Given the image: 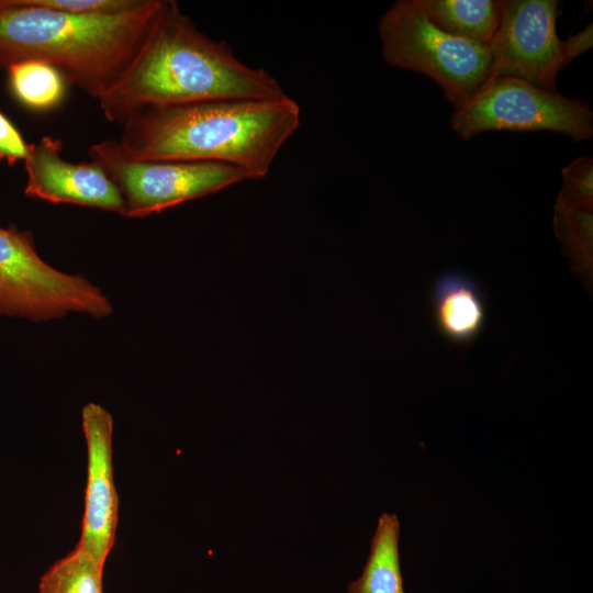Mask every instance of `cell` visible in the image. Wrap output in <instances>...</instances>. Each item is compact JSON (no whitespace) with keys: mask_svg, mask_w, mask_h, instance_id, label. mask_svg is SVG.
I'll list each match as a JSON object with an SVG mask.
<instances>
[{"mask_svg":"<svg viewBox=\"0 0 593 593\" xmlns=\"http://www.w3.org/2000/svg\"><path fill=\"white\" fill-rule=\"evenodd\" d=\"M283 94L270 72L242 63L225 41L199 31L175 0H164L138 48L98 101L108 121L123 124L148 108Z\"/></svg>","mask_w":593,"mask_h":593,"instance_id":"6da1fadb","label":"cell"},{"mask_svg":"<svg viewBox=\"0 0 593 593\" xmlns=\"http://www.w3.org/2000/svg\"><path fill=\"white\" fill-rule=\"evenodd\" d=\"M300 122V107L287 93L212 100L145 109L122 124L119 143L137 159L222 163L260 180Z\"/></svg>","mask_w":593,"mask_h":593,"instance_id":"7a4b0ae2","label":"cell"},{"mask_svg":"<svg viewBox=\"0 0 593 593\" xmlns=\"http://www.w3.org/2000/svg\"><path fill=\"white\" fill-rule=\"evenodd\" d=\"M164 0L116 14H71L33 0H0V68L38 60L97 100L130 61Z\"/></svg>","mask_w":593,"mask_h":593,"instance_id":"3957f363","label":"cell"},{"mask_svg":"<svg viewBox=\"0 0 593 593\" xmlns=\"http://www.w3.org/2000/svg\"><path fill=\"white\" fill-rule=\"evenodd\" d=\"M378 33L388 66L429 77L455 109L468 102L489 80V47L439 29L427 18L418 0L391 4L379 20Z\"/></svg>","mask_w":593,"mask_h":593,"instance_id":"277c9868","label":"cell"},{"mask_svg":"<svg viewBox=\"0 0 593 593\" xmlns=\"http://www.w3.org/2000/svg\"><path fill=\"white\" fill-rule=\"evenodd\" d=\"M112 312L99 287L43 260L31 232L0 226V316L47 322L68 313L104 318Z\"/></svg>","mask_w":593,"mask_h":593,"instance_id":"5b68a950","label":"cell"},{"mask_svg":"<svg viewBox=\"0 0 593 593\" xmlns=\"http://www.w3.org/2000/svg\"><path fill=\"white\" fill-rule=\"evenodd\" d=\"M89 156L119 189L126 217L148 216L247 180L222 163L137 159L112 139L91 145Z\"/></svg>","mask_w":593,"mask_h":593,"instance_id":"8992f818","label":"cell"},{"mask_svg":"<svg viewBox=\"0 0 593 593\" xmlns=\"http://www.w3.org/2000/svg\"><path fill=\"white\" fill-rule=\"evenodd\" d=\"M463 139L488 131H550L584 141L593 136L590 105L514 77L489 79L450 118Z\"/></svg>","mask_w":593,"mask_h":593,"instance_id":"52a82bcc","label":"cell"},{"mask_svg":"<svg viewBox=\"0 0 593 593\" xmlns=\"http://www.w3.org/2000/svg\"><path fill=\"white\" fill-rule=\"evenodd\" d=\"M556 0H502L500 23L489 46L490 77H514L557 92L563 69Z\"/></svg>","mask_w":593,"mask_h":593,"instance_id":"ba28073f","label":"cell"},{"mask_svg":"<svg viewBox=\"0 0 593 593\" xmlns=\"http://www.w3.org/2000/svg\"><path fill=\"white\" fill-rule=\"evenodd\" d=\"M61 150V141L51 136L29 144L24 159L25 195L51 203L76 204L123 215L122 195L103 168L93 160H65Z\"/></svg>","mask_w":593,"mask_h":593,"instance_id":"9c48e42d","label":"cell"},{"mask_svg":"<svg viewBox=\"0 0 593 593\" xmlns=\"http://www.w3.org/2000/svg\"><path fill=\"white\" fill-rule=\"evenodd\" d=\"M81 416L88 474L81 536L76 547L104 566L114 545L119 507L112 463L113 418L97 403L86 404Z\"/></svg>","mask_w":593,"mask_h":593,"instance_id":"30bf717a","label":"cell"},{"mask_svg":"<svg viewBox=\"0 0 593 593\" xmlns=\"http://www.w3.org/2000/svg\"><path fill=\"white\" fill-rule=\"evenodd\" d=\"M434 323L448 342L471 344L484 329L488 307L481 287L467 273L447 271L432 291Z\"/></svg>","mask_w":593,"mask_h":593,"instance_id":"8fae6325","label":"cell"},{"mask_svg":"<svg viewBox=\"0 0 593 593\" xmlns=\"http://www.w3.org/2000/svg\"><path fill=\"white\" fill-rule=\"evenodd\" d=\"M427 18L446 33L490 46L500 23V1L418 0Z\"/></svg>","mask_w":593,"mask_h":593,"instance_id":"7c38bea8","label":"cell"},{"mask_svg":"<svg viewBox=\"0 0 593 593\" xmlns=\"http://www.w3.org/2000/svg\"><path fill=\"white\" fill-rule=\"evenodd\" d=\"M399 534L396 514H381L362 573L349 583V593H405L400 567Z\"/></svg>","mask_w":593,"mask_h":593,"instance_id":"4fadbf2b","label":"cell"},{"mask_svg":"<svg viewBox=\"0 0 593 593\" xmlns=\"http://www.w3.org/2000/svg\"><path fill=\"white\" fill-rule=\"evenodd\" d=\"M7 70L12 94L26 108L46 111L63 101L67 82L55 67L38 60H26Z\"/></svg>","mask_w":593,"mask_h":593,"instance_id":"5bb4252c","label":"cell"},{"mask_svg":"<svg viewBox=\"0 0 593 593\" xmlns=\"http://www.w3.org/2000/svg\"><path fill=\"white\" fill-rule=\"evenodd\" d=\"M103 566L76 547L41 578L38 593H103Z\"/></svg>","mask_w":593,"mask_h":593,"instance_id":"9a60e30c","label":"cell"},{"mask_svg":"<svg viewBox=\"0 0 593 593\" xmlns=\"http://www.w3.org/2000/svg\"><path fill=\"white\" fill-rule=\"evenodd\" d=\"M563 184L559 205L567 208H589L592 202L593 159L581 156L562 170Z\"/></svg>","mask_w":593,"mask_h":593,"instance_id":"2e32d148","label":"cell"},{"mask_svg":"<svg viewBox=\"0 0 593 593\" xmlns=\"http://www.w3.org/2000/svg\"><path fill=\"white\" fill-rule=\"evenodd\" d=\"M34 3L71 14H116L137 7L141 0H33Z\"/></svg>","mask_w":593,"mask_h":593,"instance_id":"e0dca14e","label":"cell"},{"mask_svg":"<svg viewBox=\"0 0 593 593\" xmlns=\"http://www.w3.org/2000/svg\"><path fill=\"white\" fill-rule=\"evenodd\" d=\"M29 144L25 143L19 130L0 110V161L5 160L14 165L23 160L27 154Z\"/></svg>","mask_w":593,"mask_h":593,"instance_id":"ac0fdd59","label":"cell"},{"mask_svg":"<svg viewBox=\"0 0 593 593\" xmlns=\"http://www.w3.org/2000/svg\"><path fill=\"white\" fill-rule=\"evenodd\" d=\"M593 44V24H588L582 31L561 42L563 68L573 59L585 53Z\"/></svg>","mask_w":593,"mask_h":593,"instance_id":"d6986e66","label":"cell"}]
</instances>
